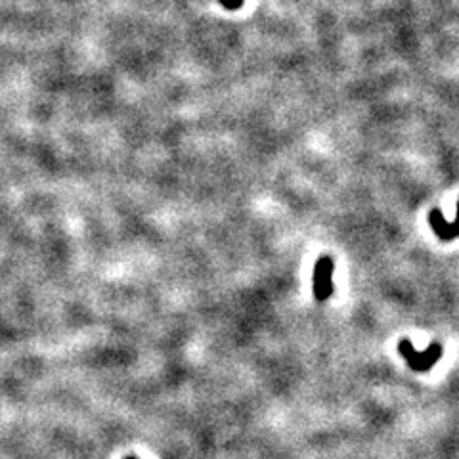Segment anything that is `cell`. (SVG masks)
<instances>
[{
  "label": "cell",
  "mask_w": 459,
  "mask_h": 459,
  "mask_svg": "<svg viewBox=\"0 0 459 459\" xmlns=\"http://www.w3.org/2000/svg\"><path fill=\"white\" fill-rule=\"evenodd\" d=\"M226 10L234 12V10H239L243 6V0H218Z\"/></svg>",
  "instance_id": "277c9868"
},
{
  "label": "cell",
  "mask_w": 459,
  "mask_h": 459,
  "mask_svg": "<svg viewBox=\"0 0 459 459\" xmlns=\"http://www.w3.org/2000/svg\"><path fill=\"white\" fill-rule=\"evenodd\" d=\"M398 354L406 360L407 367L412 372L425 373L431 372L433 365L440 360L442 354H444V348H442L440 343H433V345H429L425 350L419 352L409 339H402L398 343Z\"/></svg>",
  "instance_id": "6da1fadb"
},
{
  "label": "cell",
  "mask_w": 459,
  "mask_h": 459,
  "mask_svg": "<svg viewBox=\"0 0 459 459\" xmlns=\"http://www.w3.org/2000/svg\"><path fill=\"white\" fill-rule=\"evenodd\" d=\"M333 268H335V262L330 255H321L320 259L316 260L312 289L318 303H325L333 295Z\"/></svg>",
  "instance_id": "7a4b0ae2"
},
{
  "label": "cell",
  "mask_w": 459,
  "mask_h": 459,
  "mask_svg": "<svg viewBox=\"0 0 459 459\" xmlns=\"http://www.w3.org/2000/svg\"><path fill=\"white\" fill-rule=\"evenodd\" d=\"M127 459H136V458H132V456H129V458H127Z\"/></svg>",
  "instance_id": "5b68a950"
},
{
  "label": "cell",
  "mask_w": 459,
  "mask_h": 459,
  "mask_svg": "<svg viewBox=\"0 0 459 459\" xmlns=\"http://www.w3.org/2000/svg\"><path fill=\"white\" fill-rule=\"evenodd\" d=\"M429 224L433 228V232L436 234L438 239L442 242H451V239H458L459 237V201H458V211H456V220L448 222L444 215H442L440 209H433L429 213Z\"/></svg>",
  "instance_id": "3957f363"
}]
</instances>
